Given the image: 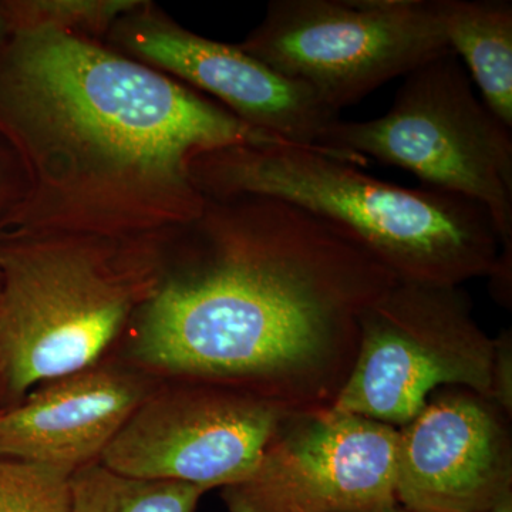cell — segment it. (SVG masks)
Here are the masks:
<instances>
[{
	"mask_svg": "<svg viewBox=\"0 0 512 512\" xmlns=\"http://www.w3.org/2000/svg\"><path fill=\"white\" fill-rule=\"evenodd\" d=\"M202 202V242L151 293L131 335L136 369L289 409L330 407L363 311L397 278L345 232L286 202Z\"/></svg>",
	"mask_w": 512,
	"mask_h": 512,
	"instance_id": "6da1fadb",
	"label": "cell"
},
{
	"mask_svg": "<svg viewBox=\"0 0 512 512\" xmlns=\"http://www.w3.org/2000/svg\"><path fill=\"white\" fill-rule=\"evenodd\" d=\"M0 50V136L49 116L114 160L177 177L229 147L295 146L163 76L56 30L8 32Z\"/></svg>",
	"mask_w": 512,
	"mask_h": 512,
	"instance_id": "7a4b0ae2",
	"label": "cell"
},
{
	"mask_svg": "<svg viewBox=\"0 0 512 512\" xmlns=\"http://www.w3.org/2000/svg\"><path fill=\"white\" fill-rule=\"evenodd\" d=\"M195 158L205 188L222 197L274 198L308 212L345 232L397 281L460 286L497 268L493 221L466 198L384 183L315 148L229 147Z\"/></svg>",
	"mask_w": 512,
	"mask_h": 512,
	"instance_id": "3957f363",
	"label": "cell"
},
{
	"mask_svg": "<svg viewBox=\"0 0 512 512\" xmlns=\"http://www.w3.org/2000/svg\"><path fill=\"white\" fill-rule=\"evenodd\" d=\"M511 131L476 97L466 67L448 52L407 74L384 116L335 121L323 147L352 158L356 165L372 157L403 168L426 187L481 205L500 239L493 279L510 285Z\"/></svg>",
	"mask_w": 512,
	"mask_h": 512,
	"instance_id": "277c9868",
	"label": "cell"
},
{
	"mask_svg": "<svg viewBox=\"0 0 512 512\" xmlns=\"http://www.w3.org/2000/svg\"><path fill=\"white\" fill-rule=\"evenodd\" d=\"M137 292L96 252L0 235V397L12 406L100 363Z\"/></svg>",
	"mask_w": 512,
	"mask_h": 512,
	"instance_id": "5b68a950",
	"label": "cell"
},
{
	"mask_svg": "<svg viewBox=\"0 0 512 512\" xmlns=\"http://www.w3.org/2000/svg\"><path fill=\"white\" fill-rule=\"evenodd\" d=\"M241 49L338 114L451 52L440 0H278Z\"/></svg>",
	"mask_w": 512,
	"mask_h": 512,
	"instance_id": "8992f818",
	"label": "cell"
},
{
	"mask_svg": "<svg viewBox=\"0 0 512 512\" xmlns=\"http://www.w3.org/2000/svg\"><path fill=\"white\" fill-rule=\"evenodd\" d=\"M355 363L333 407L400 429L437 387L493 397L495 339L460 286L397 281L360 316Z\"/></svg>",
	"mask_w": 512,
	"mask_h": 512,
	"instance_id": "52a82bcc",
	"label": "cell"
},
{
	"mask_svg": "<svg viewBox=\"0 0 512 512\" xmlns=\"http://www.w3.org/2000/svg\"><path fill=\"white\" fill-rule=\"evenodd\" d=\"M399 429L336 407L293 410L228 512H386L396 507Z\"/></svg>",
	"mask_w": 512,
	"mask_h": 512,
	"instance_id": "ba28073f",
	"label": "cell"
},
{
	"mask_svg": "<svg viewBox=\"0 0 512 512\" xmlns=\"http://www.w3.org/2000/svg\"><path fill=\"white\" fill-rule=\"evenodd\" d=\"M293 410L227 387L175 382L148 394L99 461L124 476L224 488L255 470Z\"/></svg>",
	"mask_w": 512,
	"mask_h": 512,
	"instance_id": "9c48e42d",
	"label": "cell"
},
{
	"mask_svg": "<svg viewBox=\"0 0 512 512\" xmlns=\"http://www.w3.org/2000/svg\"><path fill=\"white\" fill-rule=\"evenodd\" d=\"M510 416L464 387L431 394L399 429L396 500L413 512H488L512 488Z\"/></svg>",
	"mask_w": 512,
	"mask_h": 512,
	"instance_id": "30bf717a",
	"label": "cell"
},
{
	"mask_svg": "<svg viewBox=\"0 0 512 512\" xmlns=\"http://www.w3.org/2000/svg\"><path fill=\"white\" fill-rule=\"evenodd\" d=\"M156 389L138 369L100 363L40 384L0 409V457L77 468L99 461Z\"/></svg>",
	"mask_w": 512,
	"mask_h": 512,
	"instance_id": "8fae6325",
	"label": "cell"
},
{
	"mask_svg": "<svg viewBox=\"0 0 512 512\" xmlns=\"http://www.w3.org/2000/svg\"><path fill=\"white\" fill-rule=\"evenodd\" d=\"M144 57L220 97L239 119L299 147H323L339 114L320 104L305 87L289 82L241 47L222 45L178 29H150L134 39Z\"/></svg>",
	"mask_w": 512,
	"mask_h": 512,
	"instance_id": "7c38bea8",
	"label": "cell"
},
{
	"mask_svg": "<svg viewBox=\"0 0 512 512\" xmlns=\"http://www.w3.org/2000/svg\"><path fill=\"white\" fill-rule=\"evenodd\" d=\"M448 47L466 64L487 109L512 130V3L440 0Z\"/></svg>",
	"mask_w": 512,
	"mask_h": 512,
	"instance_id": "4fadbf2b",
	"label": "cell"
},
{
	"mask_svg": "<svg viewBox=\"0 0 512 512\" xmlns=\"http://www.w3.org/2000/svg\"><path fill=\"white\" fill-rule=\"evenodd\" d=\"M205 493L181 481L124 476L94 461L73 473L70 512H195Z\"/></svg>",
	"mask_w": 512,
	"mask_h": 512,
	"instance_id": "5bb4252c",
	"label": "cell"
},
{
	"mask_svg": "<svg viewBox=\"0 0 512 512\" xmlns=\"http://www.w3.org/2000/svg\"><path fill=\"white\" fill-rule=\"evenodd\" d=\"M69 468L0 457V512H70Z\"/></svg>",
	"mask_w": 512,
	"mask_h": 512,
	"instance_id": "9a60e30c",
	"label": "cell"
},
{
	"mask_svg": "<svg viewBox=\"0 0 512 512\" xmlns=\"http://www.w3.org/2000/svg\"><path fill=\"white\" fill-rule=\"evenodd\" d=\"M131 2H2L0 18L8 32H37L66 25H99L130 8Z\"/></svg>",
	"mask_w": 512,
	"mask_h": 512,
	"instance_id": "2e32d148",
	"label": "cell"
},
{
	"mask_svg": "<svg viewBox=\"0 0 512 512\" xmlns=\"http://www.w3.org/2000/svg\"><path fill=\"white\" fill-rule=\"evenodd\" d=\"M497 404L511 417L512 410V338L510 330H505L495 339L493 370V397Z\"/></svg>",
	"mask_w": 512,
	"mask_h": 512,
	"instance_id": "e0dca14e",
	"label": "cell"
},
{
	"mask_svg": "<svg viewBox=\"0 0 512 512\" xmlns=\"http://www.w3.org/2000/svg\"><path fill=\"white\" fill-rule=\"evenodd\" d=\"M6 165H8V157L0 150V229L5 227L9 220L5 208L10 200V194H12V190L9 188V178L6 177Z\"/></svg>",
	"mask_w": 512,
	"mask_h": 512,
	"instance_id": "ac0fdd59",
	"label": "cell"
},
{
	"mask_svg": "<svg viewBox=\"0 0 512 512\" xmlns=\"http://www.w3.org/2000/svg\"><path fill=\"white\" fill-rule=\"evenodd\" d=\"M488 512H512V488L505 491Z\"/></svg>",
	"mask_w": 512,
	"mask_h": 512,
	"instance_id": "d6986e66",
	"label": "cell"
},
{
	"mask_svg": "<svg viewBox=\"0 0 512 512\" xmlns=\"http://www.w3.org/2000/svg\"><path fill=\"white\" fill-rule=\"evenodd\" d=\"M386 512H413L406 510V508H403L402 505L397 504L396 507L390 508V510H387Z\"/></svg>",
	"mask_w": 512,
	"mask_h": 512,
	"instance_id": "ffe728a7",
	"label": "cell"
},
{
	"mask_svg": "<svg viewBox=\"0 0 512 512\" xmlns=\"http://www.w3.org/2000/svg\"><path fill=\"white\" fill-rule=\"evenodd\" d=\"M5 35V26H3L2 18H0V37Z\"/></svg>",
	"mask_w": 512,
	"mask_h": 512,
	"instance_id": "44dd1931",
	"label": "cell"
}]
</instances>
